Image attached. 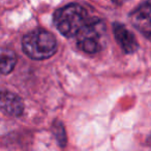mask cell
Returning <instances> with one entry per match:
<instances>
[{"mask_svg": "<svg viewBox=\"0 0 151 151\" xmlns=\"http://www.w3.org/2000/svg\"><path fill=\"white\" fill-rule=\"evenodd\" d=\"M23 51L34 60H44L52 57L57 51V42L51 32L35 29L27 33L22 42Z\"/></svg>", "mask_w": 151, "mask_h": 151, "instance_id": "obj_1", "label": "cell"}, {"mask_svg": "<svg viewBox=\"0 0 151 151\" xmlns=\"http://www.w3.org/2000/svg\"><path fill=\"white\" fill-rule=\"evenodd\" d=\"M87 22V12L77 3H70L57 9L54 14V24L62 35L76 36Z\"/></svg>", "mask_w": 151, "mask_h": 151, "instance_id": "obj_2", "label": "cell"}, {"mask_svg": "<svg viewBox=\"0 0 151 151\" xmlns=\"http://www.w3.org/2000/svg\"><path fill=\"white\" fill-rule=\"evenodd\" d=\"M105 34V24L101 20L93 19L84 24L77 33L79 48L88 54H95L101 49V40Z\"/></svg>", "mask_w": 151, "mask_h": 151, "instance_id": "obj_3", "label": "cell"}, {"mask_svg": "<svg viewBox=\"0 0 151 151\" xmlns=\"http://www.w3.org/2000/svg\"><path fill=\"white\" fill-rule=\"evenodd\" d=\"M129 21L132 25L145 36L151 40V4L145 2L139 5L129 14Z\"/></svg>", "mask_w": 151, "mask_h": 151, "instance_id": "obj_4", "label": "cell"}, {"mask_svg": "<svg viewBox=\"0 0 151 151\" xmlns=\"http://www.w3.org/2000/svg\"><path fill=\"white\" fill-rule=\"evenodd\" d=\"M113 32L116 40L121 47L124 53L132 54L139 48V44L134 35L123 25L120 23L113 24Z\"/></svg>", "mask_w": 151, "mask_h": 151, "instance_id": "obj_5", "label": "cell"}, {"mask_svg": "<svg viewBox=\"0 0 151 151\" xmlns=\"http://www.w3.org/2000/svg\"><path fill=\"white\" fill-rule=\"evenodd\" d=\"M0 108L4 113L18 117L23 114L24 104L21 97L9 91H0Z\"/></svg>", "mask_w": 151, "mask_h": 151, "instance_id": "obj_6", "label": "cell"}, {"mask_svg": "<svg viewBox=\"0 0 151 151\" xmlns=\"http://www.w3.org/2000/svg\"><path fill=\"white\" fill-rule=\"evenodd\" d=\"M17 63V57L12 51H1L0 52V73L7 75L12 73Z\"/></svg>", "mask_w": 151, "mask_h": 151, "instance_id": "obj_7", "label": "cell"}, {"mask_svg": "<svg viewBox=\"0 0 151 151\" xmlns=\"http://www.w3.org/2000/svg\"><path fill=\"white\" fill-rule=\"evenodd\" d=\"M53 132L55 134L57 142L59 143L61 147H64L66 145V132H65V128L63 124L60 121L56 120L53 124Z\"/></svg>", "mask_w": 151, "mask_h": 151, "instance_id": "obj_8", "label": "cell"}, {"mask_svg": "<svg viewBox=\"0 0 151 151\" xmlns=\"http://www.w3.org/2000/svg\"><path fill=\"white\" fill-rule=\"evenodd\" d=\"M112 1L117 5H122V4H124V3L130 1V0H112Z\"/></svg>", "mask_w": 151, "mask_h": 151, "instance_id": "obj_9", "label": "cell"}]
</instances>
